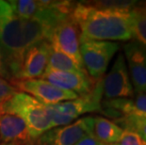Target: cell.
<instances>
[{
	"label": "cell",
	"instance_id": "6da1fadb",
	"mask_svg": "<svg viewBox=\"0 0 146 145\" xmlns=\"http://www.w3.org/2000/svg\"><path fill=\"white\" fill-rule=\"evenodd\" d=\"M71 17L78 27L80 44L87 41L133 40L130 11L111 10L95 7L90 2H76Z\"/></svg>",
	"mask_w": 146,
	"mask_h": 145
},
{
	"label": "cell",
	"instance_id": "7a4b0ae2",
	"mask_svg": "<svg viewBox=\"0 0 146 145\" xmlns=\"http://www.w3.org/2000/svg\"><path fill=\"white\" fill-rule=\"evenodd\" d=\"M0 50L11 80L17 79L27 50L23 21L4 0H0Z\"/></svg>",
	"mask_w": 146,
	"mask_h": 145
},
{
	"label": "cell",
	"instance_id": "3957f363",
	"mask_svg": "<svg viewBox=\"0 0 146 145\" xmlns=\"http://www.w3.org/2000/svg\"><path fill=\"white\" fill-rule=\"evenodd\" d=\"M76 2L40 1L38 12L29 20L23 21V32L27 49L47 41L56 26L71 15Z\"/></svg>",
	"mask_w": 146,
	"mask_h": 145
},
{
	"label": "cell",
	"instance_id": "277c9868",
	"mask_svg": "<svg viewBox=\"0 0 146 145\" xmlns=\"http://www.w3.org/2000/svg\"><path fill=\"white\" fill-rule=\"evenodd\" d=\"M0 109L19 116L30 132L34 140L52 128L51 117L47 106L25 92H17L6 103L0 105Z\"/></svg>",
	"mask_w": 146,
	"mask_h": 145
},
{
	"label": "cell",
	"instance_id": "5b68a950",
	"mask_svg": "<svg viewBox=\"0 0 146 145\" xmlns=\"http://www.w3.org/2000/svg\"><path fill=\"white\" fill-rule=\"evenodd\" d=\"M119 48L120 44L116 42L87 41L81 42L80 55L88 75L94 80L103 78Z\"/></svg>",
	"mask_w": 146,
	"mask_h": 145
},
{
	"label": "cell",
	"instance_id": "8992f818",
	"mask_svg": "<svg viewBox=\"0 0 146 145\" xmlns=\"http://www.w3.org/2000/svg\"><path fill=\"white\" fill-rule=\"evenodd\" d=\"M94 117L85 116L64 126L49 129L35 141L36 145H76L84 137L94 134Z\"/></svg>",
	"mask_w": 146,
	"mask_h": 145
},
{
	"label": "cell",
	"instance_id": "52a82bcc",
	"mask_svg": "<svg viewBox=\"0 0 146 145\" xmlns=\"http://www.w3.org/2000/svg\"><path fill=\"white\" fill-rule=\"evenodd\" d=\"M10 83L18 91L30 95L45 106L56 105L79 97L73 91H65L45 80L39 78L24 80L12 79Z\"/></svg>",
	"mask_w": 146,
	"mask_h": 145
},
{
	"label": "cell",
	"instance_id": "ba28073f",
	"mask_svg": "<svg viewBox=\"0 0 146 145\" xmlns=\"http://www.w3.org/2000/svg\"><path fill=\"white\" fill-rule=\"evenodd\" d=\"M134 96L131 79L127 70L125 58L119 53L110 70L103 78V97L106 100L117 98H132Z\"/></svg>",
	"mask_w": 146,
	"mask_h": 145
},
{
	"label": "cell",
	"instance_id": "9c48e42d",
	"mask_svg": "<svg viewBox=\"0 0 146 145\" xmlns=\"http://www.w3.org/2000/svg\"><path fill=\"white\" fill-rule=\"evenodd\" d=\"M48 42L51 47L68 55L84 68L80 55L79 30L71 15L56 26Z\"/></svg>",
	"mask_w": 146,
	"mask_h": 145
},
{
	"label": "cell",
	"instance_id": "30bf717a",
	"mask_svg": "<svg viewBox=\"0 0 146 145\" xmlns=\"http://www.w3.org/2000/svg\"><path fill=\"white\" fill-rule=\"evenodd\" d=\"M102 97H103V78L98 80L94 89L86 95L76 99L61 102L49 106L56 111L65 114L74 119H79L83 114L90 112H102Z\"/></svg>",
	"mask_w": 146,
	"mask_h": 145
},
{
	"label": "cell",
	"instance_id": "8fae6325",
	"mask_svg": "<svg viewBox=\"0 0 146 145\" xmlns=\"http://www.w3.org/2000/svg\"><path fill=\"white\" fill-rule=\"evenodd\" d=\"M123 54L134 91L146 92V48L131 40L123 45Z\"/></svg>",
	"mask_w": 146,
	"mask_h": 145
},
{
	"label": "cell",
	"instance_id": "7c38bea8",
	"mask_svg": "<svg viewBox=\"0 0 146 145\" xmlns=\"http://www.w3.org/2000/svg\"><path fill=\"white\" fill-rule=\"evenodd\" d=\"M39 79L45 80L65 91H73L78 96L90 93L98 81L92 79L88 73L61 71H45Z\"/></svg>",
	"mask_w": 146,
	"mask_h": 145
},
{
	"label": "cell",
	"instance_id": "4fadbf2b",
	"mask_svg": "<svg viewBox=\"0 0 146 145\" xmlns=\"http://www.w3.org/2000/svg\"><path fill=\"white\" fill-rule=\"evenodd\" d=\"M50 52L51 45L47 41L39 42L27 48L25 52L17 79H36L41 77L47 67Z\"/></svg>",
	"mask_w": 146,
	"mask_h": 145
},
{
	"label": "cell",
	"instance_id": "5bb4252c",
	"mask_svg": "<svg viewBox=\"0 0 146 145\" xmlns=\"http://www.w3.org/2000/svg\"><path fill=\"white\" fill-rule=\"evenodd\" d=\"M0 141L14 145L35 144L26 122L16 114L2 109H0Z\"/></svg>",
	"mask_w": 146,
	"mask_h": 145
},
{
	"label": "cell",
	"instance_id": "9a60e30c",
	"mask_svg": "<svg viewBox=\"0 0 146 145\" xmlns=\"http://www.w3.org/2000/svg\"><path fill=\"white\" fill-rule=\"evenodd\" d=\"M113 117H121L129 115L146 116V92H136L132 98H117V99L104 100L102 103V111Z\"/></svg>",
	"mask_w": 146,
	"mask_h": 145
},
{
	"label": "cell",
	"instance_id": "2e32d148",
	"mask_svg": "<svg viewBox=\"0 0 146 145\" xmlns=\"http://www.w3.org/2000/svg\"><path fill=\"white\" fill-rule=\"evenodd\" d=\"M123 130L114 122L101 116L94 117V135L102 143H119Z\"/></svg>",
	"mask_w": 146,
	"mask_h": 145
},
{
	"label": "cell",
	"instance_id": "e0dca14e",
	"mask_svg": "<svg viewBox=\"0 0 146 145\" xmlns=\"http://www.w3.org/2000/svg\"><path fill=\"white\" fill-rule=\"evenodd\" d=\"M45 71H61V72L88 73L85 68L76 63L72 58L53 47H51V52L49 55L47 67Z\"/></svg>",
	"mask_w": 146,
	"mask_h": 145
},
{
	"label": "cell",
	"instance_id": "ac0fdd59",
	"mask_svg": "<svg viewBox=\"0 0 146 145\" xmlns=\"http://www.w3.org/2000/svg\"><path fill=\"white\" fill-rule=\"evenodd\" d=\"M130 27L133 40L146 48V11L142 6L137 5L130 11Z\"/></svg>",
	"mask_w": 146,
	"mask_h": 145
},
{
	"label": "cell",
	"instance_id": "d6986e66",
	"mask_svg": "<svg viewBox=\"0 0 146 145\" xmlns=\"http://www.w3.org/2000/svg\"><path fill=\"white\" fill-rule=\"evenodd\" d=\"M123 130L134 132L146 141V116L129 115L121 117L114 122Z\"/></svg>",
	"mask_w": 146,
	"mask_h": 145
},
{
	"label": "cell",
	"instance_id": "ffe728a7",
	"mask_svg": "<svg viewBox=\"0 0 146 145\" xmlns=\"http://www.w3.org/2000/svg\"><path fill=\"white\" fill-rule=\"evenodd\" d=\"M15 14L22 21L33 17L40 9V1L36 0H11L9 1Z\"/></svg>",
	"mask_w": 146,
	"mask_h": 145
},
{
	"label": "cell",
	"instance_id": "44dd1931",
	"mask_svg": "<svg viewBox=\"0 0 146 145\" xmlns=\"http://www.w3.org/2000/svg\"><path fill=\"white\" fill-rule=\"evenodd\" d=\"M90 3L95 7L118 11H131L138 5L137 1H94Z\"/></svg>",
	"mask_w": 146,
	"mask_h": 145
},
{
	"label": "cell",
	"instance_id": "7402d4cb",
	"mask_svg": "<svg viewBox=\"0 0 146 145\" xmlns=\"http://www.w3.org/2000/svg\"><path fill=\"white\" fill-rule=\"evenodd\" d=\"M19 92L8 80L0 77V105L6 103Z\"/></svg>",
	"mask_w": 146,
	"mask_h": 145
},
{
	"label": "cell",
	"instance_id": "603a6c76",
	"mask_svg": "<svg viewBox=\"0 0 146 145\" xmlns=\"http://www.w3.org/2000/svg\"><path fill=\"white\" fill-rule=\"evenodd\" d=\"M119 145H146V141L134 132L123 130L122 138L119 141Z\"/></svg>",
	"mask_w": 146,
	"mask_h": 145
},
{
	"label": "cell",
	"instance_id": "cb8c5ba5",
	"mask_svg": "<svg viewBox=\"0 0 146 145\" xmlns=\"http://www.w3.org/2000/svg\"><path fill=\"white\" fill-rule=\"evenodd\" d=\"M76 145H105L100 140H98L94 134L88 135L80 140Z\"/></svg>",
	"mask_w": 146,
	"mask_h": 145
},
{
	"label": "cell",
	"instance_id": "d4e9b609",
	"mask_svg": "<svg viewBox=\"0 0 146 145\" xmlns=\"http://www.w3.org/2000/svg\"><path fill=\"white\" fill-rule=\"evenodd\" d=\"M0 77L11 80V76L9 75L7 68H6L5 61H4V58H3V55H2L1 50H0Z\"/></svg>",
	"mask_w": 146,
	"mask_h": 145
},
{
	"label": "cell",
	"instance_id": "484cf974",
	"mask_svg": "<svg viewBox=\"0 0 146 145\" xmlns=\"http://www.w3.org/2000/svg\"><path fill=\"white\" fill-rule=\"evenodd\" d=\"M0 145H14V144H11V143H2V142H0Z\"/></svg>",
	"mask_w": 146,
	"mask_h": 145
},
{
	"label": "cell",
	"instance_id": "4316f807",
	"mask_svg": "<svg viewBox=\"0 0 146 145\" xmlns=\"http://www.w3.org/2000/svg\"><path fill=\"white\" fill-rule=\"evenodd\" d=\"M106 145H119L118 143H114V144H106Z\"/></svg>",
	"mask_w": 146,
	"mask_h": 145
},
{
	"label": "cell",
	"instance_id": "83f0119b",
	"mask_svg": "<svg viewBox=\"0 0 146 145\" xmlns=\"http://www.w3.org/2000/svg\"><path fill=\"white\" fill-rule=\"evenodd\" d=\"M143 8H144V10L146 11V3H145V4H144V6H143Z\"/></svg>",
	"mask_w": 146,
	"mask_h": 145
},
{
	"label": "cell",
	"instance_id": "f1b7e54d",
	"mask_svg": "<svg viewBox=\"0 0 146 145\" xmlns=\"http://www.w3.org/2000/svg\"><path fill=\"white\" fill-rule=\"evenodd\" d=\"M33 145H36V144H33Z\"/></svg>",
	"mask_w": 146,
	"mask_h": 145
}]
</instances>
